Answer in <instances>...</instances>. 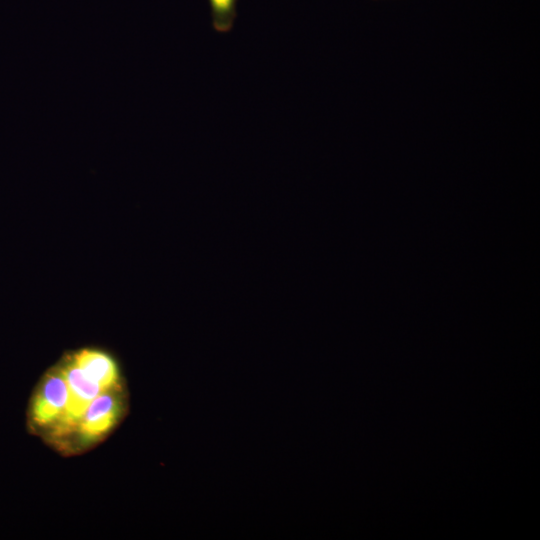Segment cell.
<instances>
[{
    "instance_id": "1",
    "label": "cell",
    "mask_w": 540,
    "mask_h": 540,
    "mask_svg": "<svg viewBox=\"0 0 540 540\" xmlns=\"http://www.w3.org/2000/svg\"><path fill=\"white\" fill-rule=\"evenodd\" d=\"M68 386V402L64 415L53 428L58 436L73 432L92 401L103 389L89 379L68 356L61 366Z\"/></svg>"
},
{
    "instance_id": "2",
    "label": "cell",
    "mask_w": 540,
    "mask_h": 540,
    "mask_svg": "<svg viewBox=\"0 0 540 540\" xmlns=\"http://www.w3.org/2000/svg\"><path fill=\"white\" fill-rule=\"evenodd\" d=\"M68 402V386L61 367L46 375L31 401L29 421L33 427L54 428Z\"/></svg>"
},
{
    "instance_id": "3",
    "label": "cell",
    "mask_w": 540,
    "mask_h": 540,
    "mask_svg": "<svg viewBox=\"0 0 540 540\" xmlns=\"http://www.w3.org/2000/svg\"><path fill=\"white\" fill-rule=\"evenodd\" d=\"M120 413V402L114 389L100 393L89 405L74 431L83 442H92L107 433Z\"/></svg>"
},
{
    "instance_id": "4",
    "label": "cell",
    "mask_w": 540,
    "mask_h": 540,
    "mask_svg": "<svg viewBox=\"0 0 540 540\" xmlns=\"http://www.w3.org/2000/svg\"><path fill=\"white\" fill-rule=\"evenodd\" d=\"M72 362L103 391L115 389L118 369L114 359L98 349H81L69 356Z\"/></svg>"
},
{
    "instance_id": "5",
    "label": "cell",
    "mask_w": 540,
    "mask_h": 540,
    "mask_svg": "<svg viewBox=\"0 0 540 540\" xmlns=\"http://www.w3.org/2000/svg\"><path fill=\"white\" fill-rule=\"evenodd\" d=\"M238 0H208L211 9L212 27L218 33L232 30L237 17Z\"/></svg>"
}]
</instances>
